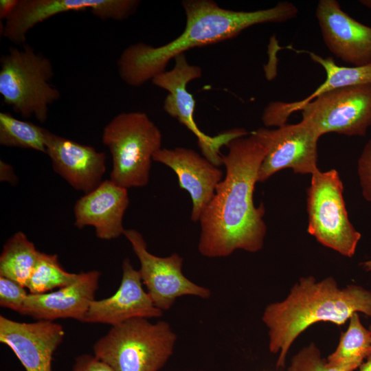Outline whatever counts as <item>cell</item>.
<instances>
[{
	"mask_svg": "<svg viewBox=\"0 0 371 371\" xmlns=\"http://www.w3.org/2000/svg\"><path fill=\"white\" fill-rule=\"evenodd\" d=\"M221 155L224 179L200 219L198 251L206 258H224L241 249L261 250L267 233L263 203L254 202L255 185L267 148L256 131L232 139Z\"/></svg>",
	"mask_w": 371,
	"mask_h": 371,
	"instance_id": "6da1fadb",
	"label": "cell"
},
{
	"mask_svg": "<svg viewBox=\"0 0 371 371\" xmlns=\"http://www.w3.org/2000/svg\"><path fill=\"white\" fill-rule=\"evenodd\" d=\"M181 5L186 24L178 37L158 47L138 42L122 52L117 71L127 85L142 86L165 71L172 59L188 49L232 38L255 25L286 22L298 14L297 8L289 1L249 12L225 9L212 0H184Z\"/></svg>",
	"mask_w": 371,
	"mask_h": 371,
	"instance_id": "7a4b0ae2",
	"label": "cell"
},
{
	"mask_svg": "<svg viewBox=\"0 0 371 371\" xmlns=\"http://www.w3.org/2000/svg\"><path fill=\"white\" fill-rule=\"evenodd\" d=\"M355 313L371 317V291L357 284L340 289L328 277L317 282L301 278L282 301L269 304L262 320L268 328L269 350L278 354V368H283L293 343L310 326L328 322L344 324Z\"/></svg>",
	"mask_w": 371,
	"mask_h": 371,
	"instance_id": "3957f363",
	"label": "cell"
},
{
	"mask_svg": "<svg viewBox=\"0 0 371 371\" xmlns=\"http://www.w3.org/2000/svg\"><path fill=\"white\" fill-rule=\"evenodd\" d=\"M177 339L168 322L137 317L111 326L94 344L93 355L114 371H159L172 355Z\"/></svg>",
	"mask_w": 371,
	"mask_h": 371,
	"instance_id": "277c9868",
	"label": "cell"
},
{
	"mask_svg": "<svg viewBox=\"0 0 371 371\" xmlns=\"http://www.w3.org/2000/svg\"><path fill=\"white\" fill-rule=\"evenodd\" d=\"M102 141L111 155L110 180L126 189L147 186L162 134L146 113H119L104 126Z\"/></svg>",
	"mask_w": 371,
	"mask_h": 371,
	"instance_id": "5b68a950",
	"label": "cell"
},
{
	"mask_svg": "<svg viewBox=\"0 0 371 371\" xmlns=\"http://www.w3.org/2000/svg\"><path fill=\"white\" fill-rule=\"evenodd\" d=\"M53 64L41 52L24 44L10 47L0 58V94L3 102L23 117H34L41 123L48 118L49 107L60 98L50 84Z\"/></svg>",
	"mask_w": 371,
	"mask_h": 371,
	"instance_id": "8992f818",
	"label": "cell"
},
{
	"mask_svg": "<svg viewBox=\"0 0 371 371\" xmlns=\"http://www.w3.org/2000/svg\"><path fill=\"white\" fill-rule=\"evenodd\" d=\"M343 192L336 170L311 175L306 191L307 232L322 245L351 258L361 234L349 220Z\"/></svg>",
	"mask_w": 371,
	"mask_h": 371,
	"instance_id": "52a82bcc",
	"label": "cell"
},
{
	"mask_svg": "<svg viewBox=\"0 0 371 371\" xmlns=\"http://www.w3.org/2000/svg\"><path fill=\"white\" fill-rule=\"evenodd\" d=\"M175 66L171 70L157 75L151 82L168 93L164 102V110L194 135L203 156L214 165L219 166L222 165L221 147L226 146L232 139L247 136L250 133L245 128H236L213 137L204 133L194 120L196 102L187 89L189 82L201 77L202 68L190 65L185 54L175 57Z\"/></svg>",
	"mask_w": 371,
	"mask_h": 371,
	"instance_id": "ba28073f",
	"label": "cell"
},
{
	"mask_svg": "<svg viewBox=\"0 0 371 371\" xmlns=\"http://www.w3.org/2000/svg\"><path fill=\"white\" fill-rule=\"evenodd\" d=\"M299 111L302 120L312 124L321 136L328 133L365 136L371 126V84L324 93Z\"/></svg>",
	"mask_w": 371,
	"mask_h": 371,
	"instance_id": "9c48e42d",
	"label": "cell"
},
{
	"mask_svg": "<svg viewBox=\"0 0 371 371\" xmlns=\"http://www.w3.org/2000/svg\"><path fill=\"white\" fill-rule=\"evenodd\" d=\"M123 235L131 245L140 267L138 269L143 284L155 306L161 311L172 308L177 299L186 295L208 299L211 291L185 276L182 271L183 259L177 253L166 257L148 251L146 242L138 231L125 229Z\"/></svg>",
	"mask_w": 371,
	"mask_h": 371,
	"instance_id": "30bf717a",
	"label": "cell"
},
{
	"mask_svg": "<svg viewBox=\"0 0 371 371\" xmlns=\"http://www.w3.org/2000/svg\"><path fill=\"white\" fill-rule=\"evenodd\" d=\"M256 133L265 141L267 151L260 165L258 182H264L283 169L295 174L313 175L317 171V143L321 135L309 122L285 124L275 129L260 128Z\"/></svg>",
	"mask_w": 371,
	"mask_h": 371,
	"instance_id": "8fae6325",
	"label": "cell"
},
{
	"mask_svg": "<svg viewBox=\"0 0 371 371\" xmlns=\"http://www.w3.org/2000/svg\"><path fill=\"white\" fill-rule=\"evenodd\" d=\"M140 3L138 0H19L5 20L3 36L23 46L32 28L55 15L89 10L102 20L123 21L135 13Z\"/></svg>",
	"mask_w": 371,
	"mask_h": 371,
	"instance_id": "7c38bea8",
	"label": "cell"
},
{
	"mask_svg": "<svg viewBox=\"0 0 371 371\" xmlns=\"http://www.w3.org/2000/svg\"><path fill=\"white\" fill-rule=\"evenodd\" d=\"M315 16L324 43L333 54L354 67L371 63V27L345 12L336 0H319Z\"/></svg>",
	"mask_w": 371,
	"mask_h": 371,
	"instance_id": "4fadbf2b",
	"label": "cell"
},
{
	"mask_svg": "<svg viewBox=\"0 0 371 371\" xmlns=\"http://www.w3.org/2000/svg\"><path fill=\"white\" fill-rule=\"evenodd\" d=\"M53 321L21 322L0 316V342L9 347L26 371H52V359L65 337Z\"/></svg>",
	"mask_w": 371,
	"mask_h": 371,
	"instance_id": "5bb4252c",
	"label": "cell"
},
{
	"mask_svg": "<svg viewBox=\"0 0 371 371\" xmlns=\"http://www.w3.org/2000/svg\"><path fill=\"white\" fill-rule=\"evenodd\" d=\"M122 276L119 288L111 296L94 300L86 314L85 323L120 324L131 319L154 318L162 315L150 295L143 288L139 271L134 269L129 258L124 259Z\"/></svg>",
	"mask_w": 371,
	"mask_h": 371,
	"instance_id": "9a60e30c",
	"label": "cell"
},
{
	"mask_svg": "<svg viewBox=\"0 0 371 371\" xmlns=\"http://www.w3.org/2000/svg\"><path fill=\"white\" fill-rule=\"evenodd\" d=\"M153 161L175 172L179 187L186 190L192 199L190 219L199 221L223 180L222 170L195 150L184 147L161 148L154 155Z\"/></svg>",
	"mask_w": 371,
	"mask_h": 371,
	"instance_id": "2e32d148",
	"label": "cell"
},
{
	"mask_svg": "<svg viewBox=\"0 0 371 371\" xmlns=\"http://www.w3.org/2000/svg\"><path fill=\"white\" fill-rule=\"evenodd\" d=\"M45 146L54 170L75 190L87 194L103 181L104 153L49 131Z\"/></svg>",
	"mask_w": 371,
	"mask_h": 371,
	"instance_id": "e0dca14e",
	"label": "cell"
},
{
	"mask_svg": "<svg viewBox=\"0 0 371 371\" xmlns=\"http://www.w3.org/2000/svg\"><path fill=\"white\" fill-rule=\"evenodd\" d=\"M100 273L82 272L71 284L57 291L28 294L20 314L36 320L54 321L71 318L84 322L98 288Z\"/></svg>",
	"mask_w": 371,
	"mask_h": 371,
	"instance_id": "ac0fdd59",
	"label": "cell"
},
{
	"mask_svg": "<svg viewBox=\"0 0 371 371\" xmlns=\"http://www.w3.org/2000/svg\"><path fill=\"white\" fill-rule=\"evenodd\" d=\"M127 190L110 179L103 181L76 202L74 225L78 229L93 227L102 240L120 237L125 230L123 218L130 202Z\"/></svg>",
	"mask_w": 371,
	"mask_h": 371,
	"instance_id": "d6986e66",
	"label": "cell"
},
{
	"mask_svg": "<svg viewBox=\"0 0 371 371\" xmlns=\"http://www.w3.org/2000/svg\"><path fill=\"white\" fill-rule=\"evenodd\" d=\"M309 55L311 59L324 69L326 78L315 91L297 102H272L264 109L262 120L267 127H279L285 124L291 113L297 111L304 104L324 93L331 90L363 84H371V63L359 67L337 65L332 57L322 56L308 51H301Z\"/></svg>",
	"mask_w": 371,
	"mask_h": 371,
	"instance_id": "ffe728a7",
	"label": "cell"
},
{
	"mask_svg": "<svg viewBox=\"0 0 371 371\" xmlns=\"http://www.w3.org/2000/svg\"><path fill=\"white\" fill-rule=\"evenodd\" d=\"M40 254L24 233L17 232L3 247L0 255V276L11 279L25 287Z\"/></svg>",
	"mask_w": 371,
	"mask_h": 371,
	"instance_id": "44dd1931",
	"label": "cell"
},
{
	"mask_svg": "<svg viewBox=\"0 0 371 371\" xmlns=\"http://www.w3.org/2000/svg\"><path fill=\"white\" fill-rule=\"evenodd\" d=\"M371 353V331L361 322L358 313L349 319L347 330L341 333L337 347L328 357L329 363L355 371Z\"/></svg>",
	"mask_w": 371,
	"mask_h": 371,
	"instance_id": "7402d4cb",
	"label": "cell"
},
{
	"mask_svg": "<svg viewBox=\"0 0 371 371\" xmlns=\"http://www.w3.org/2000/svg\"><path fill=\"white\" fill-rule=\"evenodd\" d=\"M48 130L32 122L18 120L8 112L0 113V144L46 153Z\"/></svg>",
	"mask_w": 371,
	"mask_h": 371,
	"instance_id": "603a6c76",
	"label": "cell"
},
{
	"mask_svg": "<svg viewBox=\"0 0 371 371\" xmlns=\"http://www.w3.org/2000/svg\"><path fill=\"white\" fill-rule=\"evenodd\" d=\"M79 273H69L60 265L58 256L41 252L25 286L31 294H41L74 282Z\"/></svg>",
	"mask_w": 371,
	"mask_h": 371,
	"instance_id": "cb8c5ba5",
	"label": "cell"
},
{
	"mask_svg": "<svg viewBox=\"0 0 371 371\" xmlns=\"http://www.w3.org/2000/svg\"><path fill=\"white\" fill-rule=\"evenodd\" d=\"M286 371H353L351 369L329 363L322 357L318 347L314 344L302 348L291 359Z\"/></svg>",
	"mask_w": 371,
	"mask_h": 371,
	"instance_id": "d4e9b609",
	"label": "cell"
},
{
	"mask_svg": "<svg viewBox=\"0 0 371 371\" xmlns=\"http://www.w3.org/2000/svg\"><path fill=\"white\" fill-rule=\"evenodd\" d=\"M28 293L25 287L8 278L0 276V306L21 313Z\"/></svg>",
	"mask_w": 371,
	"mask_h": 371,
	"instance_id": "484cf974",
	"label": "cell"
},
{
	"mask_svg": "<svg viewBox=\"0 0 371 371\" xmlns=\"http://www.w3.org/2000/svg\"><path fill=\"white\" fill-rule=\"evenodd\" d=\"M357 173L362 195L371 202V139L366 144L359 157Z\"/></svg>",
	"mask_w": 371,
	"mask_h": 371,
	"instance_id": "4316f807",
	"label": "cell"
},
{
	"mask_svg": "<svg viewBox=\"0 0 371 371\" xmlns=\"http://www.w3.org/2000/svg\"><path fill=\"white\" fill-rule=\"evenodd\" d=\"M71 371H114L109 365L96 357L88 354L78 356Z\"/></svg>",
	"mask_w": 371,
	"mask_h": 371,
	"instance_id": "83f0119b",
	"label": "cell"
},
{
	"mask_svg": "<svg viewBox=\"0 0 371 371\" xmlns=\"http://www.w3.org/2000/svg\"><path fill=\"white\" fill-rule=\"evenodd\" d=\"M0 181L12 186L16 185L19 181L13 167L3 160H0Z\"/></svg>",
	"mask_w": 371,
	"mask_h": 371,
	"instance_id": "f1b7e54d",
	"label": "cell"
},
{
	"mask_svg": "<svg viewBox=\"0 0 371 371\" xmlns=\"http://www.w3.org/2000/svg\"><path fill=\"white\" fill-rule=\"evenodd\" d=\"M19 0L0 1V19H7L16 9Z\"/></svg>",
	"mask_w": 371,
	"mask_h": 371,
	"instance_id": "f546056e",
	"label": "cell"
},
{
	"mask_svg": "<svg viewBox=\"0 0 371 371\" xmlns=\"http://www.w3.org/2000/svg\"><path fill=\"white\" fill-rule=\"evenodd\" d=\"M359 371H371V353L359 366Z\"/></svg>",
	"mask_w": 371,
	"mask_h": 371,
	"instance_id": "4dcf8cb0",
	"label": "cell"
},
{
	"mask_svg": "<svg viewBox=\"0 0 371 371\" xmlns=\"http://www.w3.org/2000/svg\"><path fill=\"white\" fill-rule=\"evenodd\" d=\"M360 3L371 10V0H361Z\"/></svg>",
	"mask_w": 371,
	"mask_h": 371,
	"instance_id": "1f68e13d",
	"label": "cell"
},
{
	"mask_svg": "<svg viewBox=\"0 0 371 371\" xmlns=\"http://www.w3.org/2000/svg\"><path fill=\"white\" fill-rule=\"evenodd\" d=\"M369 329L371 331V325L370 326Z\"/></svg>",
	"mask_w": 371,
	"mask_h": 371,
	"instance_id": "d6a6232c",
	"label": "cell"
},
{
	"mask_svg": "<svg viewBox=\"0 0 371 371\" xmlns=\"http://www.w3.org/2000/svg\"><path fill=\"white\" fill-rule=\"evenodd\" d=\"M188 371H201V370H188Z\"/></svg>",
	"mask_w": 371,
	"mask_h": 371,
	"instance_id": "836d02e7",
	"label": "cell"
}]
</instances>
